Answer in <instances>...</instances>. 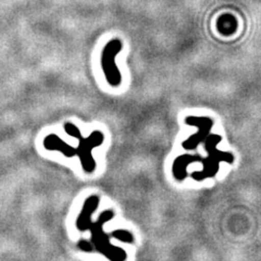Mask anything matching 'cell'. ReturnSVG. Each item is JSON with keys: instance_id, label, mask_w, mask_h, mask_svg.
Returning <instances> with one entry per match:
<instances>
[{"instance_id": "cell-1", "label": "cell", "mask_w": 261, "mask_h": 261, "mask_svg": "<svg viewBox=\"0 0 261 261\" xmlns=\"http://www.w3.org/2000/svg\"><path fill=\"white\" fill-rule=\"evenodd\" d=\"M114 217V212L112 210H106L101 212L99 218L96 222H91L87 226V230L91 231L92 242L97 251L101 255L107 257L110 261H125L126 252L118 246H114L110 243V235L103 231V225L109 222Z\"/></svg>"}, {"instance_id": "cell-2", "label": "cell", "mask_w": 261, "mask_h": 261, "mask_svg": "<svg viewBox=\"0 0 261 261\" xmlns=\"http://www.w3.org/2000/svg\"><path fill=\"white\" fill-rule=\"evenodd\" d=\"M64 130L68 135L75 137L79 140V146L76 148V156L80 158L82 168L84 169L85 172L93 173L96 170V161L93 158L92 151L96 147L102 145L105 141V136L100 130H94V132L89 135L88 137H83L80 132L79 127L71 123V122H67L64 124Z\"/></svg>"}, {"instance_id": "cell-3", "label": "cell", "mask_w": 261, "mask_h": 261, "mask_svg": "<svg viewBox=\"0 0 261 261\" xmlns=\"http://www.w3.org/2000/svg\"><path fill=\"white\" fill-rule=\"evenodd\" d=\"M221 142V136L217 134H210L205 141V148L208 156L203 159V169L201 171H195L192 173V177L195 181H203V179L215 176L220 168V162L232 163L234 160L233 154L224 152L217 148L218 144Z\"/></svg>"}, {"instance_id": "cell-4", "label": "cell", "mask_w": 261, "mask_h": 261, "mask_svg": "<svg viewBox=\"0 0 261 261\" xmlns=\"http://www.w3.org/2000/svg\"><path fill=\"white\" fill-rule=\"evenodd\" d=\"M122 47H123V44H122L121 40L114 38L105 46L101 53L102 71L105 73L106 80L113 87H118L122 82L121 73L116 63V57L121 51Z\"/></svg>"}, {"instance_id": "cell-5", "label": "cell", "mask_w": 261, "mask_h": 261, "mask_svg": "<svg viewBox=\"0 0 261 261\" xmlns=\"http://www.w3.org/2000/svg\"><path fill=\"white\" fill-rule=\"evenodd\" d=\"M185 123L187 125L196 126L198 128V132L190 136L185 142H183L182 146L186 150H194L197 148V146L206 141V138L210 135L214 122L210 118L207 117H194L190 116L185 119Z\"/></svg>"}, {"instance_id": "cell-6", "label": "cell", "mask_w": 261, "mask_h": 261, "mask_svg": "<svg viewBox=\"0 0 261 261\" xmlns=\"http://www.w3.org/2000/svg\"><path fill=\"white\" fill-rule=\"evenodd\" d=\"M98 205H99V197L96 195L89 196V197L85 200L81 214L76 219V227L80 231L82 232L87 231L88 224L92 222V215L97 210Z\"/></svg>"}, {"instance_id": "cell-7", "label": "cell", "mask_w": 261, "mask_h": 261, "mask_svg": "<svg viewBox=\"0 0 261 261\" xmlns=\"http://www.w3.org/2000/svg\"><path fill=\"white\" fill-rule=\"evenodd\" d=\"M44 147L47 150L59 151L62 154H64L65 157H69V158L76 156V148H75V147L70 146L68 143H65L64 141H62L61 138L56 134H50V135H48V136L45 137Z\"/></svg>"}, {"instance_id": "cell-8", "label": "cell", "mask_w": 261, "mask_h": 261, "mask_svg": "<svg viewBox=\"0 0 261 261\" xmlns=\"http://www.w3.org/2000/svg\"><path fill=\"white\" fill-rule=\"evenodd\" d=\"M203 158H201L198 154H182L178 156L172 166V172L173 176L177 179V181H183L187 177V167L191 163L194 162H202Z\"/></svg>"}, {"instance_id": "cell-9", "label": "cell", "mask_w": 261, "mask_h": 261, "mask_svg": "<svg viewBox=\"0 0 261 261\" xmlns=\"http://www.w3.org/2000/svg\"><path fill=\"white\" fill-rule=\"evenodd\" d=\"M110 236L113 239H117V240H119L121 242H124V243H133V241H134L132 233H129L126 230H116L110 234Z\"/></svg>"}, {"instance_id": "cell-10", "label": "cell", "mask_w": 261, "mask_h": 261, "mask_svg": "<svg viewBox=\"0 0 261 261\" xmlns=\"http://www.w3.org/2000/svg\"><path fill=\"white\" fill-rule=\"evenodd\" d=\"M77 247H79L81 250H83V251H85V252H92V251L94 250L93 244H91V243L87 242V241H84V240H82V241H80V242L77 243Z\"/></svg>"}]
</instances>
